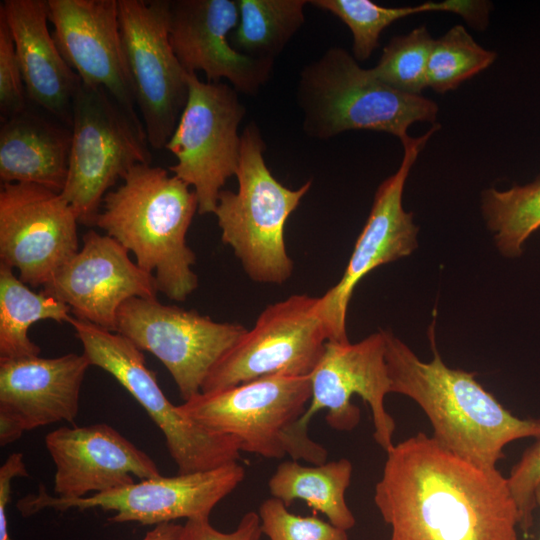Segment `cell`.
I'll list each match as a JSON object with an SVG mask.
<instances>
[{"label":"cell","mask_w":540,"mask_h":540,"mask_svg":"<svg viewBox=\"0 0 540 540\" xmlns=\"http://www.w3.org/2000/svg\"><path fill=\"white\" fill-rule=\"evenodd\" d=\"M435 43L425 26L394 36L383 49L373 73L385 84L404 93L421 95L427 87V67Z\"/></svg>","instance_id":"f546056e"},{"label":"cell","mask_w":540,"mask_h":540,"mask_svg":"<svg viewBox=\"0 0 540 540\" xmlns=\"http://www.w3.org/2000/svg\"><path fill=\"white\" fill-rule=\"evenodd\" d=\"M79 251L44 286L75 318L116 332L120 307L134 297L156 298L154 276L129 257V251L95 230L82 237Z\"/></svg>","instance_id":"e0dca14e"},{"label":"cell","mask_w":540,"mask_h":540,"mask_svg":"<svg viewBox=\"0 0 540 540\" xmlns=\"http://www.w3.org/2000/svg\"><path fill=\"white\" fill-rule=\"evenodd\" d=\"M183 540H260L262 534L258 512H246L236 528L222 532L213 527L209 517L186 520Z\"/></svg>","instance_id":"836d02e7"},{"label":"cell","mask_w":540,"mask_h":540,"mask_svg":"<svg viewBox=\"0 0 540 540\" xmlns=\"http://www.w3.org/2000/svg\"><path fill=\"white\" fill-rule=\"evenodd\" d=\"M183 525L166 522L155 525L142 540H183Z\"/></svg>","instance_id":"d590c367"},{"label":"cell","mask_w":540,"mask_h":540,"mask_svg":"<svg viewBox=\"0 0 540 540\" xmlns=\"http://www.w3.org/2000/svg\"><path fill=\"white\" fill-rule=\"evenodd\" d=\"M428 337L433 359L423 362L385 331L386 362L391 393L405 395L419 405L432 425V437L441 446L478 467L496 470L506 445L540 438V419L513 415L475 380V373L445 365L435 344L434 324Z\"/></svg>","instance_id":"7a4b0ae2"},{"label":"cell","mask_w":540,"mask_h":540,"mask_svg":"<svg viewBox=\"0 0 540 540\" xmlns=\"http://www.w3.org/2000/svg\"><path fill=\"white\" fill-rule=\"evenodd\" d=\"M309 4L332 13L344 22L353 36V57L367 60L378 47L383 30L399 19L427 11H448L463 16L464 0L426 2L413 7H384L370 0H311Z\"/></svg>","instance_id":"4316f807"},{"label":"cell","mask_w":540,"mask_h":540,"mask_svg":"<svg viewBox=\"0 0 540 540\" xmlns=\"http://www.w3.org/2000/svg\"><path fill=\"white\" fill-rule=\"evenodd\" d=\"M69 324L91 366L112 375L145 409L162 432L178 474L211 470L238 462L240 445L185 416L160 388L143 352L118 332L71 317Z\"/></svg>","instance_id":"ba28073f"},{"label":"cell","mask_w":540,"mask_h":540,"mask_svg":"<svg viewBox=\"0 0 540 540\" xmlns=\"http://www.w3.org/2000/svg\"><path fill=\"white\" fill-rule=\"evenodd\" d=\"M77 216L45 187L6 183L0 189V263L31 287L45 286L79 251Z\"/></svg>","instance_id":"9a60e30c"},{"label":"cell","mask_w":540,"mask_h":540,"mask_svg":"<svg viewBox=\"0 0 540 540\" xmlns=\"http://www.w3.org/2000/svg\"><path fill=\"white\" fill-rule=\"evenodd\" d=\"M23 454L12 453L0 467V540H12L8 531L7 506L16 477H28Z\"/></svg>","instance_id":"e575fe53"},{"label":"cell","mask_w":540,"mask_h":540,"mask_svg":"<svg viewBox=\"0 0 540 540\" xmlns=\"http://www.w3.org/2000/svg\"><path fill=\"white\" fill-rule=\"evenodd\" d=\"M536 502H537V507L540 508V484L538 485L537 489H536Z\"/></svg>","instance_id":"8d00e7d4"},{"label":"cell","mask_w":540,"mask_h":540,"mask_svg":"<svg viewBox=\"0 0 540 540\" xmlns=\"http://www.w3.org/2000/svg\"><path fill=\"white\" fill-rule=\"evenodd\" d=\"M55 464L54 493L65 499L161 476L154 460L112 426H61L44 439Z\"/></svg>","instance_id":"ffe728a7"},{"label":"cell","mask_w":540,"mask_h":540,"mask_svg":"<svg viewBox=\"0 0 540 540\" xmlns=\"http://www.w3.org/2000/svg\"><path fill=\"white\" fill-rule=\"evenodd\" d=\"M72 130L25 109L0 126L2 184H35L61 194L67 181Z\"/></svg>","instance_id":"603a6c76"},{"label":"cell","mask_w":540,"mask_h":540,"mask_svg":"<svg viewBox=\"0 0 540 540\" xmlns=\"http://www.w3.org/2000/svg\"><path fill=\"white\" fill-rule=\"evenodd\" d=\"M519 514V527L527 533L537 507L536 489L540 484V438L527 448L506 478Z\"/></svg>","instance_id":"1f68e13d"},{"label":"cell","mask_w":540,"mask_h":540,"mask_svg":"<svg viewBox=\"0 0 540 540\" xmlns=\"http://www.w3.org/2000/svg\"><path fill=\"white\" fill-rule=\"evenodd\" d=\"M330 340L320 297L294 294L268 305L218 361L201 392L285 374L310 376Z\"/></svg>","instance_id":"30bf717a"},{"label":"cell","mask_w":540,"mask_h":540,"mask_svg":"<svg viewBox=\"0 0 540 540\" xmlns=\"http://www.w3.org/2000/svg\"><path fill=\"white\" fill-rule=\"evenodd\" d=\"M387 453L374 503L389 540H517L507 479L419 432Z\"/></svg>","instance_id":"6da1fadb"},{"label":"cell","mask_w":540,"mask_h":540,"mask_svg":"<svg viewBox=\"0 0 540 540\" xmlns=\"http://www.w3.org/2000/svg\"><path fill=\"white\" fill-rule=\"evenodd\" d=\"M247 330L157 298L127 300L116 319V332L165 366L183 401L201 392L214 366Z\"/></svg>","instance_id":"7c38bea8"},{"label":"cell","mask_w":540,"mask_h":540,"mask_svg":"<svg viewBox=\"0 0 540 540\" xmlns=\"http://www.w3.org/2000/svg\"><path fill=\"white\" fill-rule=\"evenodd\" d=\"M89 366L83 353L0 359V445L35 428L73 423Z\"/></svg>","instance_id":"d6986e66"},{"label":"cell","mask_w":540,"mask_h":540,"mask_svg":"<svg viewBox=\"0 0 540 540\" xmlns=\"http://www.w3.org/2000/svg\"><path fill=\"white\" fill-rule=\"evenodd\" d=\"M266 144L258 125L251 121L241 133L236 192L223 189L215 216L221 240L230 246L250 279L283 284L293 273L285 244V225L311 188L297 189L280 183L264 159Z\"/></svg>","instance_id":"8992f818"},{"label":"cell","mask_w":540,"mask_h":540,"mask_svg":"<svg viewBox=\"0 0 540 540\" xmlns=\"http://www.w3.org/2000/svg\"><path fill=\"white\" fill-rule=\"evenodd\" d=\"M187 80V103L165 146L177 159L169 171L193 189L198 214H214L220 192L239 167L238 128L246 108L231 85L203 82L196 74Z\"/></svg>","instance_id":"9c48e42d"},{"label":"cell","mask_w":540,"mask_h":540,"mask_svg":"<svg viewBox=\"0 0 540 540\" xmlns=\"http://www.w3.org/2000/svg\"><path fill=\"white\" fill-rule=\"evenodd\" d=\"M352 472V463L345 458L312 466L288 460L277 466L268 481V489L272 497L287 507L295 500H302L332 525L348 531L356 523L345 499Z\"/></svg>","instance_id":"cb8c5ba5"},{"label":"cell","mask_w":540,"mask_h":540,"mask_svg":"<svg viewBox=\"0 0 540 540\" xmlns=\"http://www.w3.org/2000/svg\"><path fill=\"white\" fill-rule=\"evenodd\" d=\"M27 95L9 27L0 15L1 121L27 109Z\"/></svg>","instance_id":"d6a6232c"},{"label":"cell","mask_w":540,"mask_h":540,"mask_svg":"<svg viewBox=\"0 0 540 540\" xmlns=\"http://www.w3.org/2000/svg\"><path fill=\"white\" fill-rule=\"evenodd\" d=\"M239 22L233 47L258 59L274 62L305 21L308 0H237Z\"/></svg>","instance_id":"484cf974"},{"label":"cell","mask_w":540,"mask_h":540,"mask_svg":"<svg viewBox=\"0 0 540 540\" xmlns=\"http://www.w3.org/2000/svg\"><path fill=\"white\" fill-rule=\"evenodd\" d=\"M262 534L269 540H349L346 530L319 517L291 513L274 497L264 500L258 509Z\"/></svg>","instance_id":"4dcf8cb0"},{"label":"cell","mask_w":540,"mask_h":540,"mask_svg":"<svg viewBox=\"0 0 540 540\" xmlns=\"http://www.w3.org/2000/svg\"><path fill=\"white\" fill-rule=\"evenodd\" d=\"M48 0H4L2 15L9 27L27 99L71 127L78 75L59 52L48 29Z\"/></svg>","instance_id":"7402d4cb"},{"label":"cell","mask_w":540,"mask_h":540,"mask_svg":"<svg viewBox=\"0 0 540 540\" xmlns=\"http://www.w3.org/2000/svg\"><path fill=\"white\" fill-rule=\"evenodd\" d=\"M104 196L95 226L135 256L158 292L182 302L198 287L196 256L186 241L198 213L193 189L161 167L137 164Z\"/></svg>","instance_id":"3957f363"},{"label":"cell","mask_w":540,"mask_h":540,"mask_svg":"<svg viewBox=\"0 0 540 540\" xmlns=\"http://www.w3.org/2000/svg\"><path fill=\"white\" fill-rule=\"evenodd\" d=\"M238 22L237 0L170 1L169 40L188 74L204 72L214 83L226 79L238 93L253 96L269 81L274 62L247 56L230 44Z\"/></svg>","instance_id":"ac0fdd59"},{"label":"cell","mask_w":540,"mask_h":540,"mask_svg":"<svg viewBox=\"0 0 540 540\" xmlns=\"http://www.w3.org/2000/svg\"><path fill=\"white\" fill-rule=\"evenodd\" d=\"M245 469L233 462L211 470L172 477L159 476L131 485L95 493L82 498L65 499L50 495L44 486L17 502L23 517L45 509L64 512L99 508L113 511L110 523L138 522L158 525L184 518L209 517L214 507L244 480Z\"/></svg>","instance_id":"4fadbf2b"},{"label":"cell","mask_w":540,"mask_h":540,"mask_svg":"<svg viewBox=\"0 0 540 540\" xmlns=\"http://www.w3.org/2000/svg\"><path fill=\"white\" fill-rule=\"evenodd\" d=\"M168 0H118L129 80L148 143L165 149L188 99V73L169 40Z\"/></svg>","instance_id":"8fae6325"},{"label":"cell","mask_w":540,"mask_h":540,"mask_svg":"<svg viewBox=\"0 0 540 540\" xmlns=\"http://www.w3.org/2000/svg\"><path fill=\"white\" fill-rule=\"evenodd\" d=\"M52 37L81 83L105 89L137 117L124 59L118 0H48Z\"/></svg>","instance_id":"44dd1931"},{"label":"cell","mask_w":540,"mask_h":540,"mask_svg":"<svg viewBox=\"0 0 540 540\" xmlns=\"http://www.w3.org/2000/svg\"><path fill=\"white\" fill-rule=\"evenodd\" d=\"M495 59L494 51L484 49L463 26L455 25L435 40L427 67V87L437 93L453 90Z\"/></svg>","instance_id":"f1b7e54d"},{"label":"cell","mask_w":540,"mask_h":540,"mask_svg":"<svg viewBox=\"0 0 540 540\" xmlns=\"http://www.w3.org/2000/svg\"><path fill=\"white\" fill-rule=\"evenodd\" d=\"M72 140L66 185L61 193L78 222L95 226L102 201L137 164L151 162L141 120L105 89L80 84L72 107Z\"/></svg>","instance_id":"52a82bcc"},{"label":"cell","mask_w":540,"mask_h":540,"mask_svg":"<svg viewBox=\"0 0 540 540\" xmlns=\"http://www.w3.org/2000/svg\"><path fill=\"white\" fill-rule=\"evenodd\" d=\"M309 377L311 398L300 419L301 428L308 430L315 413L326 409L325 420L331 428L352 431L360 421V409L351 402L358 395L371 409L376 443L385 452L394 446L396 425L384 404L391 393L384 330L357 343L328 341Z\"/></svg>","instance_id":"5bb4252c"},{"label":"cell","mask_w":540,"mask_h":540,"mask_svg":"<svg viewBox=\"0 0 540 540\" xmlns=\"http://www.w3.org/2000/svg\"><path fill=\"white\" fill-rule=\"evenodd\" d=\"M310 398L309 376L278 374L200 392L178 407L200 426L235 439L241 452L318 465L327 461V449L299 425Z\"/></svg>","instance_id":"5b68a950"},{"label":"cell","mask_w":540,"mask_h":540,"mask_svg":"<svg viewBox=\"0 0 540 540\" xmlns=\"http://www.w3.org/2000/svg\"><path fill=\"white\" fill-rule=\"evenodd\" d=\"M296 102L304 133L319 140L349 130H372L392 134L403 144L413 123H434L438 113L434 101L385 84L340 47L329 48L303 67Z\"/></svg>","instance_id":"277c9868"},{"label":"cell","mask_w":540,"mask_h":540,"mask_svg":"<svg viewBox=\"0 0 540 540\" xmlns=\"http://www.w3.org/2000/svg\"><path fill=\"white\" fill-rule=\"evenodd\" d=\"M70 308L45 290L35 292L0 263V359H20L40 354V347L28 336L40 320L69 323Z\"/></svg>","instance_id":"d4e9b609"},{"label":"cell","mask_w":540,"mask_h":540,"mask_svg":"<svg viewBox=\"0 0 540 540\" xmlns=\"http://www.w3.org/2000/svg\"><path fill=\"white\" fill-rule=\"evenodd\" d=\"M482 212L499 251L519 256L524 242L540 227V179L505 191L485 190Z\"/></svg>","instance_id":"83f0119b"},{"label":"cell","mask_w":540,"mask_h":540,"mask_svg":"<svg viewBox=\"0 0 540 540\" xmlns=\"http://www.w3.org/2000/svg\"><path fill=\"white\" fill-rule=\"evenodd\" d=\"M438 128L439 125L434 124L424 135L410 137L402 144V162L398 170L377 188L368 219L340 281L320 296L329 341H349L347 311L359 282L378 266L408 256L417 247L418 227L413 222V214L403 208V190L419 153Z\"/></svg>","instance_id":"2e32d148"}]
</instances>
